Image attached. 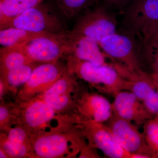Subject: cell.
I'll list each match as a JSON object with an SVG mask.
<instances>
[{
	"mask_svg": "<svg viewBox=\"0 0 158 158\" xmlns=\"http://www.w3.org/2000/svg\"><path fill=\"white\" fill-rule=\"evenodd\" d=\"M68 71L76 75L100 91L113 96L130 89V82L120 75L112 65H98L68 56Z\"/></svg>",
	"mask_w": 158,
	"mask_h": 158,
	"instance_id": "cell-1",
	"label": "cell"
},
{
	"mask_svg": "<svg viewBox=\"0 0 158 158\" xmlns=\"http://www.w3.org/2000/svg\"><path fill=\"white\" fill-rule=\"evenodd\" d=\"M74 37L71 31H65L50 34L19 45L32 62L50 63L71 55Z\"/></svg>",
	"mask_w": 158,
	"mask_h": 158,
	"instance_id": "cell-2",
	"label": "cell"
},
{
	"mask_svg": "<svg viewBox=\"0 0 158 158\" xmlns=\"http://www.w3.org/2000/svg\"><path fill=\"white\" fill-rule=\"evenodd\" d=\"M41 4L0 24V29L17 28L36 33H59L66 31L56 15Z\"/></svg>",
	"mask_w": 158,
	"mask_h": 158,
	"instance_id": "cell-3",
	"label": "cell"
},
{
	"mask_svg": "<svg viewBox=\"0 0 158 158\" xmlns=\"http://www.w3.org/2000/svg\"><path fill=\"white\" fill-rule=\"evenodd\" d=\"M105 123L118 144L127 152L133 155L134 158H156L136 125L114 113Z\"/></svg>",
	"mask_w": 158,
	"mask_h": 158,
	"instance_id": "cell-4",
	"label": "cell"
},
{
	"mask_svg": "<svg viewBox=\"0 0 158 158\" xmlns=\"http://www.w3.org/2000/svg\"><path fill=\"white\" fill-rule=\"evenodd\" d=\"M67 71V67L58 61L36 66L28 81L19 92L18 98L24 102L40 96Z\"/></svg>",
	"mask_w": 158,
	"mask_h": 158,
	"instance_id": "cell-5",
	"label": "cell"
},
{
	"mask_svg": "<svg viewBox=\"0 0 158 158\" xmlns=\"http://www.w3.org/2000/svg\"><path fill=\"white\" fill-rule=\"evenodd\" d=\"M78 127L88 139L89 145L101 151L112 158H134L118 144L113 133L105 123L86 121L78 118Z\"/></svg>",
	"mask_w": 158,
	"mask_h": 158,
	"instance_id": "cell-6",
	"label": "cell"
},
{
	"mask_svg": "<svg viewBox=\"0 0 158 158\" xmlns=\"http://www.w3.org/2000/svg\"><path fill=\"white\" fill-rule=\"evenodd\" d=\"M116 21L104 9L99 8L81 16L72 31L98 43L103 38L116 33Z\"/></svg>",
	"mask_w": 158,
	"mask_h": 158,
	"instance_id": "cell-7",
	"label": "cell"
},
{
	"mask_svg": "<svg viewBox=\"0 0 158 158\" xmlns=\"http://www.w3.org/2000/svg\"><path fill=\"white\" fill-rule=\"evenodd\" d=\"M99 46L113 60L124 65L130 70H141L132 41L125 35L115 33L103 38Z\"/></svg>",
	"mask_w": 158,
	"mask_h": 158,
	"instance_id": "cell-8",
	"label": "cell"
},
{
	"mask_svg": "<svg viewBox=\"0 0 158 158\" xmlns=\"http://www.w3.org/2000/svg\"><path fill=\"white\" fill-rule=\"evenodd\" d=\"M112 103L113 113L137 126L143 125L148 119L153 118L148 112L143 104L134 94L123 90L116 94Z\"/></svg>",
	"mask_w": 158,
	"mask_h": 158,
	"instance_id": "cell-9",
	"label": "cell"
},
{
	"mask_svg": "<svg viewBox=\"0 0 158 158\" xmlns=\"http://www.w3.org/2000/svg\"><path fill=\"white\" fill-rule=\"evenodd\" d=\"M75 104L78 118L86 121L105 123L113 113L112 103L104 97L97 94H82Z\"/></svg>",
	"mask_w": 158,
	"mask_h": 158,
	"instance_id": "cell-10",
	"label": "cell"
},
{
	"mask_svg": "<svg viewBox=\"0 0 158 158\" xmlns=\"http://www.w3.org/2000/svg\"><path fill=\"white\" fill-rule=\"evenodd\" d=\"M129 18L131 25L144 40L158 25V0H137Z\"/></svg>",
	"mask_w": 158,
	"mask_h": 158,
	"instance_id": "cell-11",
	"label": "cell"
},
{
	"mask_svg": "<svg viewBox=\"0 0 158 158\" xmlns=\"http://www.w3.org/2000/svg\"><path fill=\"white\" fill-rule=\"evenodd\" d=\"M24 104L22 118L24 126L30 131L39 133L42 129L48 127L56 117V111L46 102L36 97Z\"/></svg>",
	"mask_w": 158,
	"mask_h": 158,
	"instance_id": "cell-12",
	"label": "cell"
},
{
	"mask_svg": "<svg viewBox=\"0 0 158 158\" xmlns=\"http://www.w3.org/2000/svg\"><path fill=\"white\" fill-rule=\"evenodd\" d=\"M68 71L42 94L38 96L46 102L56 111H62L73 103L71 94L76 83Z\"/></svg>",
	"mask_w": 158,
	"mask_h": 158,
	"instance_id": "cell-13",
	"label": "cell"
},
{
	"mask_svg": "<svg viewBox=\"0 0 158 158\" xmlns=\"http://www.w3.org/2000/svg\"><path fill=\"white\" fill-rule=\"evenodd\" d=\"M34 141H31L32 151L37 157H62L69 153V140L59 133H39Z\"/></svg>",
	"mask_w": 158,
	"mask_h": 158,
	"instance_id": "cell-14",
	"label": "cell"
},
{
	"mask_svg": "<svg viewBox=\"0 0 158 158\" xmlns=\"http://www.w3.org/2000/svg\"><path fill=\"white\" fill-rule=\"evenodd\" d=\"M113 67L123 77L130 82L129 91L134 94L141 101L156 90L151 75L142 70L138 71L130 70L118 62H114Z\"/></svg>",
	"mask_w": 158,
	"mask_h": 158,
	"instance_id": "cell-15",
	"label": "cell"
},
{
	"mask_svg": "<svg viewBox=\"0 0 158 158\" xmlns=\"http://www.w3.org/2000/svg\"><path fill=\"white\" fill-rule=\"evenodd\" d=\"M73 34V46L69 56L98 65H111V62L106 61V58L110 57L100 50L98 42L91 38Z\"/></svg>",
	"mask_w": 158,
	"mask_h": 158,
	"instance_id": "cell-16",
	"label": "cell"
},
{
	"mask_svg": "<svg viewBox=\"0 0 158 158\" xmlns=\"http://www.w3.org/2000/svg\"><path fill=\"white\" fill-rule=\"evenodd\" d=\"M50 34L52 33H36L17 28H8L1 30L0 44L4 47L25 44Z\"/></svg>",
	"mask_w": 158,
	"mask_h": 158,
	"instance_id": "cell-17",
	"label": "cell"
},
{
	"mask_svg": "<svg viewBox=\"0 0 158 158\" xmlns=\"http://www.w3.org/2000/svg\"><path fill=\"white\" fill-rule=\"evenodd\" d=\"M0 60L1 73L6 74L23 64L34 63L29 59L19 45L1 48Z\"/></svg>",
	"mask_w": 158,
	"mask_h": 158,
	"instance_id": "cell-18",
	"label": "cell"
},
{
	"mask_svg": "<svg viewBox=\"0 0 158 158\" xmlns=\"http://www.w3.org/2000/svg\"><path fill=\"white\" fill-rule=\"evenodd\" d=\"M44 0H0V24L38 6Z\"/></svg>",
	"mask_w": 158,
	"mask_h": 158,
	"instance_id": "cell-19",
	"label": "cell"
},
{
	"mask_svg": "<svg viewBox=\"0 0 158 158\" xmlns=\"http://www.w3.org/2000/svg\"><path fill=\"white\" fill-rule=\"evenodd\" d=\"M35 63H27L9 71L7 74H1V78L5 85L15 88L24 85L28 81L32 72L36 67Z\"/></svg>",
	"mask_w": 158,
	"mask_h": 158,
	"instance_id": "cell-20",
	"label": "cell"
},
{
	"mask_svg": "<svg viewBox=\"0 0 158 158\" xmlns=\"http://www.w3.org/2000/svg\"><path fill=\"white\" fill-rule=\"evenodd\" d=\"M31 142L25 143H18L12 142L6 137L1 138V145L2 148L9 157L23 158L29 156L32 151Z\"/></svg>",
	"mask_w": 158,
	"mask_h": 158,
	"instance_id": "cell-21",
	"label": "cell"
},
{
	"mask_svg": "<svg viewBox=\"0 0 158 158\" xmlns=\"http://www.w3.org/2000/svg\"><path fill=\"white\" fill-rule=\"evenodd\" d=\"M143 134L148 145L158 158V117L151 118L144 123Z\"/></svg>",
	"mask_w": 158,
	"mask_h": 158,
	"instance_id": "cell-22",
	"label": "cell"
},
{
	"mask_svg": "<svg viewBox=\"0 0 158 158\" xmlns=\"http://www.w3.org/2000/svg\"><path fill=\"white\" fill-rule=\"evenodd\" d=\"M89 0H56L59 9L68 19L76 16L86 6Z\"/></svg>",
	"mask_w": 158,
	"mask_h": 158,
	"instance_id": "cell-23",
	"label": "cell"
},
{
	"mask_svg": "<svg viewBox=\"0 0 158 158\" xmlns=\"http://www.w3.org/2000/svg\"><path fill=\"white\" fill-rule=\"evenodd\" d=\"M29 131L25 127L17 126L9 129L6 138L9 141L18 143L31 142Z\"/></svg>",
	"mask_w": 158,
	"mask_h": 158,
	"instance_id": "cell-24",
	"label": "cell"
},
{
	"mask_svg": "<svg viewBox=\"0 0 158 158\" xmlns=\"http://www.w3.org/2000/svg\"><path fill=\"white\" fill-rule=\"evenodd\" d=\"M144 51L153 72L158 74V43L144 42Z\"/></svg>",
	"mask_w": 158,
	"mask_h": 158,
	"instance_id": "cell-25",
	"label": "cell"
},
{
	"mask_svg": "<svg viewBox=\"0 0 158 158\" xmlns=\"http://www.w3.org/2000/svg\"><path fill=\"white\" fill-rule=\"evenodd\" d=\"M148 112L153 118L158 117V90L150 94L142 101Z\"/></svg>",
	"mask_w": 158,
	"mask_h": 158,
	"instance_id": "cell-26",
	"label": "cell"
},
{
	"mask_svg": "<svg viewBox=\"0 0 158 158\" xmlns=\"http://www.w3.org/2000/svg\"><path fill=\"white\" fill-rule=\"evenodd\" d=\"M9 112L7 107L1 105L0 107V123L1 127L6 125L9 120Z\"/></svg>",
	"mask_w": 158,
	"mask_h": 158,
	"instance_id": "cell-27",
	"label": "cell"
},
{
	"mask_svg": "<svg viewBox=\"0 0 158 158\" xmlns=\"http://www.w3.org/2000/svg\"><path fill=\"white\" fill-rule=\"evenodd\" d=\"M143 40L144 42L152 41L158 43V25L150 33L147 38Z\"/></svg>",
	"mask_w": 158,
	"mask_h": 158,
	"instance_id": "cell-28",
	"label": "cell"
},
{
	"mask_svg": "<svg viewBox=\"0 0 158 158\" xmlns=\"http://www.w3.org/2000/svg\"><path fill=\"white\" fill-rule=\"evenodd\" d=\"M128 0H105L108 5L114 6H121L126 2Z\"/></svg>",
	"mask_w": 158,
	"mask_h": 158,
	"instance_id": "cell-29",
	"label": "cell"
},
{
	"mask_svg": "<svg viewBox=\"0 0 158 158\" xmlns=\"http://www.w3.org/2000/svg\"><path fill=\"white\" fill-rule=\"evenodd\" d=\"M153 82L156 88L158 90V74L153 73L151 74Z\"/></svg>",
	"mask_w": 158,
	"mask_h": 158,
	"instance_id": "cell-30",
	"label": "cell"
},
{
	"mask_svg": "<svg viewBox=\"0 0 158 158\" xmlns=\"http://www.w3.org/2000/svg\"><path fill=\"white\" fill-rule=\"evenodd\" d=\"M0 158H9L8 156H7V154L2 148H1V149H0Z\"/></svg>",
	"mask_w": 158,
	"mask_h": 158,
	"instance_id": "cell-31",
	"label": "cell"
}]
</instances>
